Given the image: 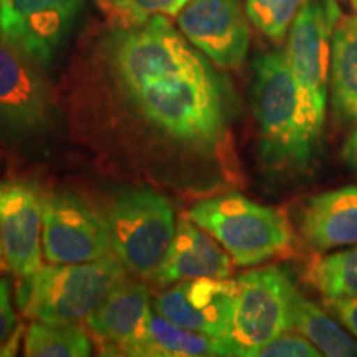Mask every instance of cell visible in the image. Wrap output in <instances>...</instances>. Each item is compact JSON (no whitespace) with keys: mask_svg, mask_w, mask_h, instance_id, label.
<instances>
[{"mask_svg":"<svg viewBox=\"0 0 357 357\" xmlns=\"http://www.w3.org/2000/svg\"><path fill=\"white\" fill-rule=\"evenodd\" d=\"M83 98L93 139L166 181L217 159L229 137V84L166 15L116 25Z\"/></svg>","mask_w":357,"mask_h":357,"instance_id":"cell-1","label":"cell"},{"mask_svg":"<svg viewBox=\"0 0 357 357\" xmlns=\"http://www.w3.org/2000/svg\"><path fill=\"white\" fill-rule=\"evenodd\" d=\"M252 106L263 164L273 172L303 174L312 166L323 128L289 66L287 50H271L253 63Z\"/></svg>","mask_w":357,"mask_h":357,"instance_id":"cell-2","label":"cell"},{"mask_svg":"<svg viewBox=\"0 0 357 357\" xmlns=\"http://www.w3.org/2000/svg\"><path fill=\"white\" fill-rule=\"evenodd\" d=\"M124 280L126 268L114 255L86 263H50L20 278L17 301L26 318L33 321L86 323Z\"/></svg>","mask_w":357,"mask_h":357,"instance_id":"cell-3","label":"cell"},{"mask_svg":"<svg viewBox=\"0 0 357 357\" xmlns=\"http://www.w3.org/2000/svg\"><path fill=\"white\" fill-rule=\"evenodd\" d=\"M187 217L212 235L238 266L261 265L287 255L294 243L291 223L280 208L258 204L238 192L199 200Z\"/></svg>","mask_w":357,"mask_h":357,"instance_id":"cell-4","label":"cell"},{"mask_svg":"<svg viewBox=\"0 0 357 357\" xmlns=\"http://www.w3.org/2000/svg\"><path fill=\"white\" fill-rule=\"evenodd\" d=\"M113 255L128 271L153 278L176 234L171 200L153 187L119 190L102 213Z\"/></svg>","mask_w":357,"mask_h":357,"instance_id":"cell-5","label":"cell"},{"mask_svg":"<svg viewBox=\"0 0 357 357\" xmlns=\"http://www.w3.org/2000/svg\"><path fill=\"white\" fill-rule=\"evenodd\" d=\"M238 291L229 341L234 356H253L280 334L291 331L293 301L298 288L288 270L265 266L236 278Z\"/></svg>","mask_w":357,"mask_h":357,"instance_id":"cell-6","label":"cell"},{"mask_svg":"<svg viewBox=\"0 0 357 357\" xmlns=\"http://www.w3.org/2000/svg\"><path fill=\"white\" fill-rule=\"evenodd\" d=\"M40 70L0 33V136L8 142L37 141L53 126L55 102Z\"/></svg>","mask_w":357,"mask_h":357,"instance_id":"cell-7","label":"cell"},{"mask_svg":"<svg viewBox=\"0 0 357 357\" xmlns=\"http://www.w3.org/2000/svg\"><path fill=\"white\" fill-rule=\"evenodd\" d=\"M341 17L336 0H306L288 35L289 66L321 126L328 113L333 35Z\"/></svg>","mask_w":357,"mask_h":357,"instance_id":"cell-8","label":"cell"},{"mask_svg":"<svg viewBox=\"0 0 357 357\" xmlns=\"http://www.w3.org/2000/svg\"><path fill=\"white\" fill-rule=\"evenodd\" d=\"M43 258L48 263H86L113 255L102 217L78 195L42 199Z\"/></svg>","mask_w":357,"mask_h":357,"instance_id":"cell-9","label":"cell"},{"mask_svg":"<svg viewBox=\"0 0 357 357\" xmlns=\"http://www.w3.org/2000/svg\"><path fill=\"white\" fill-rule=\"evenodd\" d=\"M84 0H2L0 33L47 70L77 22Z\"/></svg>","mask_w":357,"mask_h":357,"instance_id":"cell-10","label":"cell"},{"mask_svg":"<svg viewBox=\"0 0 357 357\" xmlns=\"http://www.w3.org/2000/svg\"><path fill=\"white\" fill-rule=\"evenodd\" d=\"M242 0H189L177 26L218 68L234 70L247 60L250 26Z\"/></svg>","mask_w":357,"mask_h":357,"instance_id":"cell-11","label":"cell"},{"mask_svg":"<svg viewBox=\"0 0 357 357\" xmlns=\"http://www.w3.org/2000/svg\"><path fill=\"white\" fill-rule=\"evenodd\" d=\"M236 291V280L197 278L181 281L159 294L155 311L181 328L229 339Z\"/></svg>","mask_w":357,"mask_h":357,"instance_id":"cell-12","label":"cell"},{"mask_svg":"<svg viewBox=\"0 0 357 357\" xmlns=\"http://www.w3.org/2000/svg\"><path fill=\"white\" fill-rule=\"evenodd\" d=\"M42 195L24 181H0V236L7 268L26 278L42 268Z\"/></svg>","mask_w":357,"mask_h":357,"instance_id":"cell-13","label":"cell"},{"mask_svg":"<svg viewBox=\"0 0 357 357\" xmlns=\"http://www.w3.org/2000/svg\"><path fill=\"white\" fill-rule=\"evenodd\" d=\"M151 314V294L146 284L124 280L89 316L86 326L102 342V354L137 357Z\"/></svg>","mask_w":357,"mask_h":357,"instance_id":"cell-14","label":"cell"},{"mask_svg":"<svg viewBox=\"0 0 357 357\" xmlns=\"http://www.w3.org/2000/svg\"><path fill=\"white\" fill-rule=\"evenodd\" d=\"M231 257L220 243L189 217L177 222L162 263L151 280L159 287L197 278H229Z\"/></svg>","mask_w":357,"mask_h":357,"instance_id":"cell-15","label":"cell"},{"mask_svg":"<svg viewBox=\"0 0 357 357\" xmlns=\"http://www.w3.org/2000/svg\"><path fill=\"white\" fill-rule=\"evenodd\" d=\"M298 225L305 242L319 253L357 245V185L312 195L301 207Z\"/></svg>","mask_w":357,"mask_h":357,"instance_id":"cell-16","label":"cell"},{"mask_svg":"<svg viewBox=\"0 0 357 357\" xmlns=\"http://www.w3.org/2000/svg\"><path fill=\"white\" fill-rule=\"evenodd\" d=\"M329 86L339 121L357 126V15H342L334 29Z\"/></svg>","mask_w":357,"mask_h":357,"instance_id":"cell-17","label":"cell"},{"mask_svg":"<svg viewBox=\"0 0 357 357\" xmlns=\"http://www.w3.org/2000/svg\"><path fill=\"white\" fill-rule=\"evenodd\" d=\"M205 357L234 356L229 339L190 331L153 312L137 357Z\"/></svg>","mask_w":357,"mask_h":357,"instance_id":"cell-18","label":"cell"},{"mask_svg":"<svg viewBox=\"0 0 357 357\" xmlns=\"http://www.w3.org/2000/svg\"><path fill=\"white\" fill-rule=\"evenodd\" d=\"M291 331L303 334L307 341L318 347L323 356L357 357V341H354L323 307L303 296L300 289L293 301Z\"/></svg>","mask_w":357,"mask_h":357,"instance_id":"cell-19","label":"cell"},{"mask_svg":"<svg viewBox=\"0 0 357 357\" xmlns=\"http://www.w3.org/2000/svg\"><path fill=\"white\" fill-rule=\"evenodd\" d=\"M24 354L29 357H86L91 354V339L79 324L33 321L25 334Z\"/></svg>","mask_w":357,"mask_h":357,"instance_id":"cell-20","label":"cell"},{"mask_svg":"<svg viewBox=\"0 0 357 357\" xmlns=\"http://www.w3.org/2000/svg\"><path fill=\"white\" fill-rule=\"evenodd\" d=\"M307 281L324 298H357V245L316 257L307 268Z\"/></svg>","mask_w":357,"mask_h":357,"instance_id":"cell-21","label":"cell"},{"mask_svg":"<svg viewBox=\"0 0 357 357\" xmlns=\"http://www.w3.org/2000/svg\"><path fill=\"white\" fill-rule=\"evenodd\" d=\"M306 0H247L250 22L273 42H281L291 29Z\"/></svg>","mask_w":357,"mask_h":357,"instance_id":"cell-22","label":"cell"},{"mask_svg":"<svg viewBox=\"0 0 357 357\" xmlns=\"http://www.w3.org/2000/svg\"><path fill=\"white\" fill-rule=\"evenodd\" d=\"M189 0H98L116 25H139L155 15L177 17Z\"/></svg>","mask_w":357,"mask_h":357,"instance_id":"cell-23","label":"cell"},{"mask_svg":"<svg viewBox=\"0 0 357 357\" xmlns=\"http://www.w3.org/2000/svg\"><path fill=\"white\" fill-rule=\"evenodd\" d=\"M318 347L300 333H283L253 352L252 357H319Z\"/></svg>","mask_w":357,"mask_h":357,"instance_id":"cell-24","label":"cell"},{"mask_svg":"<svg viewBox=\"0 0 357 357\" xmlns=\"http://www.w3.org/2000/svg\"><path fill=\"white\" fill-rule=\"evenodd\" d=\"M19 323L13 311L10 298V283L7 278H0V356L13 354L17 347Z\"/></svg>","mask_w":357,"mask_h":357,"instance_id":"cell-25","label":"cell"},{"mask_svg":"<svg viewBox=\"0 0 357 357\" xmlns=\"http://www.w3.org/2000/svg\"><path fill=\"white\" fill-rule=\"evenodd\" d=\"M326 306L357 337V298H324Z\"/></svg>","mask_w":357,"mask_h":357,"instance_id":"cell-26","label":"cell"},{"mask_svg":"<svg viewBox=\"0 0 357 357\" xmlns=\"http://www.w3.org/2000/svg\"><path fill=\"white\" fill-rule=\"evenodd\" d=\"M342 159H344L346 166L357 176V128L342 146Z\"/></svg>","mask_w":357,"mask_h":357,"instance_id":"cell-27","label":"cell"},{"mask_svg":"<svg viewBox=\"0 0 357 357\" xmlns=\"http://www.w3.org/2000/svg\"><path fill=\"white\" fill-rule=\"evenodd\" d=\"M3 266H7L6 263V255H3V245H2V236H0V270H2Z\"/></svg>","mask_w":357,"mask_h":357,"instance_id":"cell-28","label":"cell"},{"mask_svg":"<svg viewBox=\"0 0 357 357\" xmlns=\"http://www.w3.org/2000/svg\"><path fill=\"white\" fill-rule=\"evenodd\" d=\"M351 3H352V8H354L356 13H357V0H351Z\"/></svg>","mask_w":357,"mask_h":357,"instance_id":"cell-29","label":"cell"},{"mask_svg":"<svg viewBox=\"0 0 357 357\" xmlns=\"http://www.w3.org/2000/svg\"><path fill=\"white\" fill-rule=\"evenodd\" d=\"M0 2H2V0H0Z\"/></svg>","mask_w":357,"mask_h":357,"instance_id":"cell-30","label":"cell"}]
</instances>
